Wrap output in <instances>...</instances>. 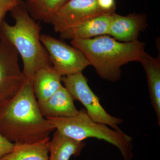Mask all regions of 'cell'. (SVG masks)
<instances>
[{
  "label": "cell",
  "instance_id": "obj_2",
  "mask_svg": "<svg viewBox=\"0 0 160 160\" xmlns=\"http://www.w3.org/2000/svg\"><path fill=\"white\" fill-rule=\"evenodd\" d=\"M13 26L3 21L0 29V39L11 44L20 55L23 63L26 80L32 81L36 72L52 66L49 54L40 40L41 27L29 14L22 1L11 11Z\"/></svg>",
  "mask_w": 160,
  "mask_h": 160
},
{
  "label": "cell",
  "instance_id": "obj_7",
  "mask_svg": "<svg viewBox=\"0 0 160 160\" xmlns=\"http://www.w3.org/2000/svg\"><path fill=\"white\" fill-rule=\"evenodd\" d=\"M18 55L11 44L0 39V103L14 97L26 82Z\"/></svg>",
  "mask_w": 160,
  "mask_h": 160
},
{
  "label": "cell",
  "instance_id": "obj_10",
  "mask_svg": "<svg viewBox=\"0 0 160 160\" xmlns=\"http://www.w3.org/2000/svg\"><path fill=\"white\" fill-rule=\"evenodd\" d=\"M74 101L66 87L62 86L51 97L43 102L38 101V103L41 113L46 118L69 117L79 112Z\"/></svg>",
  "mask_w": 160,
  "mask_h": 160
},
{
  "label": "cell",
  "instance_id": "obj_11",
  "mask_svg": "<svg viewBox=\"0 0 160 160\" xmlns=\"http://www.w3.org/2000/svg\"><path fill=\"white\" fill-rule=\"evenodd\" d=\"M112 13H105L89 19L76 27L61 32L60 38L63 40L88 39L108 35Z\"/></svg>",
  "mask_w": 160,
  "mask_h": 160
},
{
  "label": "cell",
  "instance_id": "obj_14",
  "mask_svg": "<svg viewBox=\"0 0 160 160\" xmlns=\"http://www.w3.org/2000/svg\"><path fill=\"white\" fill-rule=\"evenodd\" d=\"M86 144L72 139L56 130L50 141L49 160H69L71 157L79 156Z\"/></svg>",
  "mask_w": 160,
  "mask_h": 160
},
{
  "label": "cell",
  "instance_id": "obj_17",
  "mask_svg": "<svg viewBox=\"0 0 160 160\" xmlns=\"http://www.w3.org/2000/svg\"><path fill=\"white\" fill-rule=\"evenodd\" d=\"M22 0H0V29L7 12L19 4Z\"/></svg>",
  "mask_w": 160,
  "mask_h": 160
},
{
  "label": "cell",
  "instance_id": "obj_18",
  "mask_svg": "<svg viewBox=\"0 0 160 160\" xmlns=\"http://www.w3.org/2000/svg\"><path fill=\"white\" fill-rule=\"evenodd\" d=\"M14 143L10 142L0 133V159L13 149Z\"/></svg>",
  "mask_w": 160,
  "mask_h": 160
},
{
  "label": "cell",
  "instance_id": "obj_1",
  "mask_svg": "<svg viewBox=\"0 0 160 160\" xmlns=\"http://www.w3.org/2000/svg\"><path fill=\"white\" fill-rule=\"evenodd\" d=\"M55 130L40 111L32 81L26 80L14 97L0 103V133L11 142H39Z\"/></svg>",
  "mask_w": 160,
  "mask_h": 160
},
{
  "label": "cell",
  "instance_id": "obj_19",
  "mask_svg": "<svg viewBox=\"0 0 160 160\" xmlns=\"http://www.w3.org/2000/svg\"><path fill=\"white\" fill-rule=\"evenodd\" d=\"M98 5L104 11L109 13H113L116 9L114 0H97Z\"/></svg>",
  "mask_w": 160,
  "mask_h": 160
},
{
  "label": "cell",
  "instance_id": "obj_6",
  "mask_svg": "<svg viewBox=\"0 0 160 160\" xmlns=\"http://www.w3.org/2000/svg\"><path fill=\"white\" fill-rule=\"evenodd\" d=\"M40 40L49 54L52 67L62 76L82 73L89 62L82 52L61 40L41 34Z\"/></svg>",
  "mask_w": 160,
  "mask_h": 160
},
{
  "label": "cell",
  "instance_id": "obj_16",
  "mask_svg": "<svg viewBox=\"0 0 160 160\" xmlns=\"http://www.w3.org/2000/svg\"><path fill=\"white\" fill-rule=\"evenodd\" d=\"M68 0H26V9L32 18L38 22L51 23L60 8Z\"/></svg>",
  "mask_w": 160,
  "mask_h": 160
},
{
  "label": "cell",
  "instance_id": "obj_9",
  "mask_svg": "<svg viewBox=\"0 0 160 160\" xmlns=\"http://www.w3.org/2000/svg\"><path fill=\"white\" fill-rule=\"evenodd\" d=\"M146 26L144 14L133 13L125 16L113 12L111 15L108 35L117 41L132 42L138 40L140 32Z\"/></svg>",
  "mask_w": 160,
  "mask_h": 160
},
{
  "label": "cell",
  "instance_id": "obj_15",
  "mask_svg": "<svg viewBox=\"0 0 160 160\" xmlns=\"http://www.w3.org/2000/svg\"><path fill=\"white\" fill-rule=\"evenodd\" d=\"M50 138L33 144H15L0 160H49Z\"/></svg>",
  "mask_w": 160,
  "mask_h": 160
},
{
  "label": "cell",
  "instance_id": "obj_12",
  "mask_svg": "<svg viewBox=\"0 0 160 160\" xmlns=\"http://www.w3.org/2000/svg\"><path fill=\"white\" fill-rule=\"evenodd\" d=\"M62 77L52 66L43 67L36 72L32 87L37 101H46L54 94L62 86Z\"/></svg>",
  "mask_w": 160,
  "mask_h": 160
},
{
  "label": "cell",
  "instance_id": "obj_13",
  "mask_svg": "<svg viewBox=\"0 0 160 160\" xmlns=\"http://www.w3.org/2000/svg\"><path fill=\"white\" fill-rule=\"evenodd\" d=\"M139 62L146 70L148 79V87L153 107L160 125V62L152 57L146 51L141 56Z\"/></svg>",
  "mask_w": 160,
  "mask_h": 160
},
{
  "label": "cell",
  "instance_id": "obj_4",
  "mask_svg": "<svg viewBox=\"0 0 160 160\" xmlns=\"http://www.w3.org/2000/svg\"><path fill=\"white\" fill-rule=\"evenodd\" d=\"M46 119L67 137L79 141L90 138L104 140L117 147L123 160H131L133 158L132 138L122 131L113 130L107 125L95 122L85 109H81L74 116Z\"/></svg>",
  "mask_w": 160,
  "mask_h": 160
},
{
  "label": "cell",
  "instance_id": "obj_3",
  "mask_svg": "<svg viewBox=\"0 0 160 160\" xmlns=\"http://www.w3.org/2000/svg\"><path fill=\"white\" fill-rule=\"evenodd\" d=\"M107 35L71 40V44L82 52L100 77L116 82L121 78L122 66L129 62L139 61L145 45L138 40L120 42Z\"/></svg>",
  "mask_w": 160,
  "mask_h": 160
},
{
  "label": "cell",
  "instance_id": "obj_5",
  "mask_svg": "<svg viewBox=\"0 0 160 160\" xmlns=\"http://www.w3.org/2000/svg\"><path fill=\"white\" fill-rule=\"evenodd\" d=\"M62 81L72 98L82 103L92 119L121 131L118 125L123 122L122 119L112 116L103 108L99 99L89 87L87 78L82 73L62 77Z\"/></svg>",
  "mask_w": 160,
  "mask_h": 160
},
{
  "label": "cell",
  "instance_id": "obj_8",
  "mask_svg": "<svg viewBox=\"0 0 160 160\" xmlns=\"http://www.w3.org/2000/svg\"><path fill=\"white\" fill-rule=\"evenodd\" d=\"M105 13H110L101 9L97 0H68L57 12L50 24L55 32L61 33Z\"/></svg>",
  "mask_w": 160,
  "mask_h": 160
}]
</instances>
